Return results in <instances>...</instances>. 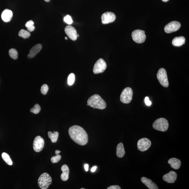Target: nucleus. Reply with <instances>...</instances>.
I'll return each instance as SVG.
<instances>
[{
    "instance_id": "1",
    "label": "nucleus",
    "mask_w": 189,
    "mask_h": 189,
    "mask_svg": "<svg viewBox=\"0 0 189 189\" xmlns=\"http://www.w3.org/2000/svg\"><path fill=\"white\" fill-rule=\"evenodd\" d=\"M68 132L71 138L77 144L83 146L88 143V135L85 131L80 126H72L69 128Z\"/></svg>"
},
{
    "instance_id": "2",
    "label": "nucleus",
    "mask_w": 189,
    "mask_h": 189,
    "mask_svg": "<svg viewBox=\"0 0 189 189\" xmlns=\"http://www.w3.org/2000/svg\"><path fill=\"white\" fill-rule=\"evenodd\" d=\"M87 104L90 107L96 109L103 110L106 108V104L105 101L99 95L95 94L93 95L87 101Z\"/></svg>"
},
{
    "instance_id": "3",
    "label": "nucleus",
    "mask_w": 189,
    "mask_h": 189,
    "mask_svg": "<svg viewBox=\"0 0 189 189\" xmlns=\"http://www.w3.org/2000/svg\"><path fill=\"white\" fill-rule=\"evenodd\" d=\"M52 182V179L47 173H44L40 176L38 180V184L40 188L47 189Z\"/></svg>"
},
{
    "instance_id": "4",
    "label": "nucleus",
    "mask_w": 189,
    "mask_h": 189,
    "mask_svg": "<svg viewBox=\"0 0 189 189\" xmlns=\"http://www.w3.org/2000/svg\"><path fill=\"white\" fill-rule=\"evenodd\" d=\"M169 126L167 120L163 118L156 119L153 124V127L155 130L163 132L167 130Z\"/></svg>"
},
{
    "instance_id": "5",
    "label": "nucleus",
    "mask_w": 189,
    "mask_h": 189,
    "mask_svg": "<svg viewBox=\"0 0 189 189\" xmlns=\"http://www.w3.org/2000/svg\"><path fill=\"white\" fill-rule=\"evenodd\" d=\"M133 91L131 88L127 87L123 90L120 96V100L123 103L128 104L131 102L133 96Z\"/></svg>"
},
{
    "instance_id": "6",
    "label": "nucleus",
    "mask_w": 189,
    "mask_h": 189,
    "mask_svg": "<svg viewBox=\"0 0 189 189\" xmlns=\"http://www.w3.org/2000/svg\"><path fill=\"white\" fill-rule=\"evenodd\" d=\"M156 76L159 83L163 86L166 88L169 86V83L167 72L165 69L163 68L160 69L158 71Z\"/></svg>"
},
{
    "instance_id": "7",
    "label": "nucleus",
    "mask_w": 189,
    "mask_h": 189,
    "mask_svg": "<svg viewBox=\"0 0 189 189\" xmlns=\"http://www.w3.org/2000/svg\"><path fill=\"white\" fill-rule=\"evenodd\" d=\"M132 37L133 41L138 43H144L146 38L145 31L140 30H134L132 33Z\"/></svg>"
},
{
    "instance_id": "8",
    "label": "nucleus",
    "mask_w": 189,
    "mask_h": 189,
    "mask_svg": "<svg viewBox=\"0 0 189 189\" xmlns=\"http://www.w3.org/2000/svg\"><path fill=\"white\" fill-rule=\"evenodd\" d=\"M107 65L104 60L101 58L95 63L93 69V73L98 74L102 73L106 70Z\"/></svg>"
},
{
    "instance_id": "9",
    "label": "nucleus",
    "mask_w": 189,
    "mask_h": 189,
    "mask_svg": "<svg viewBox=\"0 0 189 189\" xmlns=\"http://www.w3.org/2000/svg\"><path fill=\"white\" fill-rule=\"evenodd\" d=\"M181 24L177 21H172L165 26L164 30L166 33H170L177 31L181 27Z\"/></svg>"
},
{
    "instance_id": "10",
    "label": "nucleus",
    "mask_w": 189,
    "mask_h": 189,
    "mask_svg": "<svg viewBox=\"0 0 189 189\" xmlns=\"http://www.w3.org/2000/svg\"><path fill=\"white\" fill-rule=\"evenodd\" d=\"M151 145V142L148 139L143 138L138 140L137 143V147L140 151L144 152L148 150Z\"/></svg>"
},
{
    "instance_id": "11",
    "label": "nucleus",
    "mask_w": 189,
    "mask_h": 189,
    "mask_svg": "<svg viewBox=\"0 0 189 189\" xmlns=\"http://www.w3.org/2000/svg\"><path fill=\"white\" fill-rule=\"evenodd\" d=\"M44 140L42 137L40 136L36 137L33 142L34 150L36 152H40L44 148Z\"/></svg>"
},
{
    "instance_id": "12",
    "label": "nucleus",
    "mask_w": 189,
    "mask_h": 189,
    "mask_svg": "<svg viewBox=\"0 0 189 189\" xmlns=\"http://www.w3.org/2000/svg\"><path fill=\"white\" fill-rule=\"evenodd\" d=\"M116 18L115 14L113 12H106L103 14L102 16V22L103 24L111 23L115 21Z\"/></svg>"
},
{
    "instance_id": "13",
    "label": "nucleus",
    "mask_w": 189,
    "mask_h": 189,
    "mask_svg": "<svg viewBox=\"0 0 189 189\" xmlns=\"http://www.w3.org/2000/svg\"><path fill=\"white\" fill-rule=\"evenodd\" d=\"M65 32L66 34L71 40L75 41L77 39V33L76 30L73 27L69 25L66 26L65 28Z\"/></svg>"
},
{
    "instance_id": "14",
    "label": "nucleus",
    "mask_w": 189,
    "mask_h": 189,
    "mask_svg": "<svg viewBox=\"0 0 189 189\" xmlns=\"http://www.w3.org/2000/svg\"><path fill=\"white\" fill-rule=\"evenodd\" d=\"M177 173L174 171H171L169 173L163 176V179L164 181L169 183H173L177 179Z\"/></svg>"
},
{
    "instance_id": "15",
    "label": "nucleus",
    "mask_w": 189,
    "mask_h": 189,
    "mask_svg": "<svg viewBox=\"0 0 189 189\" xmlns=\"http://www.w3.org/2000/svg\"><path fill=\"white\" fill-rule=\"evenodd\" d=\"M13 17V12L9 9H5L1 14V18L4 22H10Z\"/></svg>"
},
{
    "instance_id": "16",
    "label": "nucleus",
    "mask_w": 189,
    "mask_h": 189,
    "mask_svg": "<svg viewBox=\"0 0 189 189\" xmlns=\"http://www.w3.org/2000/svg\"><path fill=\"white\" fill-rule=\"evenodd\" d=\"M42 48V45L41 44L35 45L30 50V52L28 55L29 58H32L36 56L37 54L41 51Z\"/></svg>"
},
{
    "instance_id": "17",
    "label": "nucleus",
    "mask_w": 189,
    "mask_h": 189,
    "mask_svg": "<svg viewBox=\"0 0 189 189\" xmlns=\"http://www.w3.org/2000/svg\"><path fill=\"white\" fill-rule=\"evenodd\" d=\"M141 181L149 189H158L156 184L149 179L143 177L141 178Z\"/></svg>"
},
{
    "instance_id": "18",
    "label": "nucleus",
    "mask_w": 189,
    "mask_h": 189,
    "mask_svg": "<svg viewBox=\"0 0 189 189\" xmlns=\"http://www.w3.org/2000/svg\"><path fill=\"white\" fill-rule=\"evenodd\" d=\"M62 173L61 175V178L63 181H66L69 178V170L68 166L66 165H64L61 168Z\"/></svg>"
},
{
    "instance_id": "19",
    "label": "nucleus",
    "mask_w": 189,
    "mask_h": 189,
    "mask_svg": "<svg viewBox=\"0 0 189 189\" xmlns=\"http://www.w3.org/2000/svg\"><path fill=\"white\" fill-rule=\"evenodd\" d=\"M168 162L170 165L171 167L175 169H179L181 165L180 160L175 158H171Z\"/></svg>"
},
{
    "instance_id": "20",
    "label": "nucleus",
    "mask_w": 189,
    "mask_h": 189,
    "mask_svg": "<svg viewBox=\"0 0 189 189\" xmlns=\"http://www.w3.org/2000/svg\"><path fill=\"white\" fill-rule=\"evenodd\" d=\"M185 43V39L184 37H176L172 40V44L175 46H182Z\"/></svg>"
},
{
    "instance_id": "21",
    "label": "nucleus",
    "mask_w": 189,
    "mask_h": 189,
    "mask_svg": "<svg viewBox=\"0 0 189 189\" xmlns=\"http://www.w3.org/2000/svg\"><path fill=\"white\" fill-rule=\"evenodd\" d=\"M125 154V150L123 144L122 143H120L117 145L116 149V155L119 158L123 157Z\"/></svg>"
},
{
    "instance_id": "22",
    "label": "nucleus",
    "mask_w": 189,
    "mask_h": 189,
    "mask_svg": "<svg viewBox=\"0 0 189 189\" xmlns=\"http://www.w3.org/2000/svg\"><path fill=\"white\" fill-rule=\"evenodd\" d=\"M48 136L51 140V142L53 143H55L57 142L58 137H59V133L57 131H54L53 132L49 131L48 133Z\"/></svg>"
},
{
    "instance_id": "23",
    "label": "nucleus",
    "mask_w": 189,
    "mask_h": 189,
    "mask_svg": "<svg viewBox=\"0 0 189 189\" xmlns=\"http://www.w3.org/2000/svg\"><path fill=\"white\" fill-rule=\"evenodd\" d=\"M3 160L5 161L6 164L9 165H12L13 162L12 160L11 159L10 156L7 153L4 152L1 155Z\"/></svg>"
},
{
    "instance_id": "24",
    "label": "nucleus",
    "mask_w": 189,
    "mask_h": 189,
    "mask_svg": "<svg viewBox=\"0 0 189 189\" xmlns=\"http://www.w3.org/2000/svg\"><path fill=\"white\" fill-rule=\"evenodd\" d=\"M34 22L33 21L30 20L27 22L25 24V26L29 32H32L34 30L35 27L34 25Z\"/></svg>"
},
{
    "instance_id": "25",
    "label": "nucleus",
    "mask_w": 189,
    "mask_h": 189,
    "mask_svg": "<svg viewBox=\"0 0 189 189\" xmlns=\"http://www.w3.org/2000/svg\"><path fill=\"white\" fill-rule=\"evenodd\" d=\"M19 35L24 39H27L30 36V34L28 31L22 29L19 32Z\"/></svg>"
},
{
    "instance_id": "26",
    "label": "nucleus",
    "mask_w": 189,
    "mask_h": 189,
    "mask_svg": "<svg viewBox=\"0 0 189 189\" xmlns=\"http://www.w3.org/2000/svg\"><path fill=\"white\" fill-rule=\"evenodd\" d=\"M9 54L10 57L13 59L16 60L18 57V53L17 51L14 48H12L9 50Z\"/></svg>"
},
{
    "instance_id": "27",
    "label": "nucleus",
    "mask_w": 189,
    "mask_h": 189,
    "mask_svg": "<svg viewBox=\"0 0 189 189\" xmlns=\"http://www.w3.org/2000/svg\"><path fill=\"white\" fill-rule=\"evenodd\" d=\"M41 110V108H40L39 104H36L34 106L33 108H31L30 109V111L34 114H38Z\"/></svg>"
},
{
    "instance_id": "28",
    "label": "nucleus",
    "mask_w": 189,
    "mask_h": 189,
    "mask_svg": "<svg viewBox=\"0 0 189 189\" xmlns=\"http://www.w3.org/2000/svg\"><path fill=\"white\" fill-rule=\"evenodd\" d=\"M75 80V75L73 73H71L69 75L68 78V83L69 85H73Z\"/></svg>"
},
{
    "instance_id": "29",
    "label": "nucleus",
    "mask_w": 189,
    "mask_h": 189,
    "mask_svg": "<svg viewBox=\"0 0 189 189\" xmlns=\"http://www.w3.org/2000/svg\"><path fill=\"white\" fill-rule=\"evenodd\" d=\"M61 159V156L60 155H56V156H53L51 158V162L53 163H57Z\"/></svg>"
},
{
    "instance_id": "30",
    "label": "nucleus",
    "mask_w": 189,
    "mask_h": 189,
    "mask_svg": "<svg viewBox=\"0 0 189 189\" xmlns=\"http://www.w3.org/2000/svg\"><path fill=\"white\" fill-rule=\"evenodd\" d=\"M64 22L68 24V25H71L73 22L72 17H71L70 16L68 15H67L65 17H64Z\"/></svg>"
},
{
    "instance_id": "31",
    "label": "nucleus",
    "mask_w": 189,
    "mask_h": 189,
    "mask_svg": "<svg viewBox=\"0 0 189 189\" xmlns=\"http://www.w3.org/2000/svg\"><path fill=\"white\" fill-rule=\"evenodd\" d=\"M48 85L46 84H44L42 85L41 89V91L42 94L43 95H46L47 93L48 90Z\"/></svg>"
},
{
    "instance_id": "32",
    "label": "nucleus",
    "mask_w": 189,
    "mask_h": 189,
    "mask_svg": "<svg viewBox=\"0 0 189 189\" xmlns=\"http://www.w3.org/2000/svg\"><path fill=\"white\" fill-rule=\"evenodd\" d=\"M145 104H146L147 106H151L152 104L151 102L150 101L149 98L148 97H145Z\"/></svg>"
},
{
    "instance_id": "33",
    "label": "nucleus",
    "mask_w": 189,
    "mask_h": 189,
    "mask_svg": "<svg viewBox=\"0 0 189 189\" xmlns=\"http://www.w3.org/2000/svg\"><path fill=\"white\" fill-rule=\"evenodd\" d=\"M107 189H121V187L118 185L111 186L108 187Z\"/></svg>"
},
{
    "instance_id": "34",
    "label": "nucleus",
    "mask_w": 189,
    "mask_h": 189,
    "mask_svg": "<svg viewBox=\"0 0 189 189\" xmlns=\"http://www.w3.org/2000/svg\"><path fill=\"white\" fill-rule=\"evenodd\" d=\"M97 168V167L96 166H93L91 169V172H95L96 171Z\"/></svg>"
},
{
    "instance_id": "35",
    "label": "nucleus",
    "mask_w": 189,
    "mask_h": 189,
    "mask_svg": "<svg viewBox=\"0 0 189 189\" xmlns=\"http://www.w3.org/2000/svg\"><path fill=\"white\" fill-rule=\"evenodd\" d=\"M85 171H88L89 169V165L88 164H85Z\"/></svg>"
},
{
    "instance_id": "36",
    "label": "nucleus",
    "mask_w": 189,
    "mask_h": 189,
    "mask_svg": "<svg viewBox=\"0 0 189 189\" xmlns=\"http://www.w3.org/2000/svg\"><path fill=\"white\" fill-rule=\"evenodd\" d=\"M61 152V151H60L59 150H56L55 151V153L56 155H58Z\"/></svg>"
},
{
    "instance_id": "37",
    "label": "nucleus",
    "mask_w": 189,
    "mask_h": 189,
    "mask_svg": "<svg viewBox=\"0 0 189 189\" xmlns=\"http://www.w3.org/2000/svg\"><path fill=\"white\" fill-rule=\"evenodd\" d=\"M162 1L164 2H167V1H169V0H162Z\"/></svg>"
},
{
    "instance_id": "38",
    "label": "nucleus",
    "mask_w": 189,
    "mask_h": 189,
    "mask_svg": "<svg viewBox=\"0 0 189 189\" xmlns=\"http://www.w3.org/2000/svg\"><path fill=\"white\" fill-rule=\"evenodd\" d=\"M44 1H46V2H49L51 0H44Z\"/></svg>"
},
{
    "instance_id": "39",
    "label": "nucleus",
    "mask_w": 189,
    "mask_h": 189,
    "mask_svg": "<svg viewBox=\"0 0 189 189\" xmlns=\"http://www.w3.org/2000/svg\"><path fill=\"white\" fill-rule=\"evenodd\" d=\"M65 39H66V40H67L68 39L67 37H65Z\"/></svg>"
},
{
    "instance_id": "40",
    "label": "nucleus",
    "mask_w": 189,
    "mask_h": 189,
    "mask_svg": "<svg viewBox=\"0 0 189 189\" xmlns=\"http://www.w3.org/2000/svg\"><path fill=\"white\" fill-rule=\"evenodd\" d=\"M77 37H79V34L77 35Z\"/></svg>"
},
{
    "instance_id": "41",
    "label": "nucleus",
    "mask_w": 189,
    "mask_h": 189,
    "mask_svg": "<svg viewBox=\"0 0 189 189\" xmlns=\"http://www.w3.org/2000/svg\"><path fill=\"white\" fill-rule=\"evenodd\" d=\"M81 189H85V188H81Z\"/></svg>"
}]
</instances>
